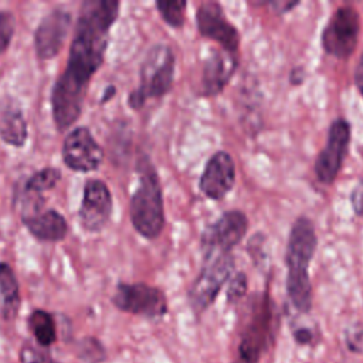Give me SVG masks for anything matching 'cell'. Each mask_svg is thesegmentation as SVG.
<instances>
[{
  "mask_svg": "<svg viewBox=\"0 0 363 363\" xmlns=\"http://www.w3.org/2000/svg\"><path fill=\"white\" fill-rule=\"evenodd\" d=\"M119 7L116 0H85L81 4L67 67L51 92L52 118L60 132L67 130L81 116L89 81L104 61Z\"/></svg>",
  "mask_w": 363,
  "mask_h": 363,
  "instance_id": "cell-1",
  "label": "cell"
},
{
  "mask_svg": "<svg viewBox=\"0 0 363 363\" xmlns=\"http://www.w3.org/2000/svg\"><path fill=\"white\" fill-rule=\"evenodd\" d=\"M316 247L318 235L313 221L306 216L298 217L291 227L286 244L285 289L288 301L299 313H309L312 309V284L309 267Z\"/></svg>",
  "mask_w": 363,
  "mask_h": 363,
  "instance_id": "cell-2",
  "label": "cell"
},
{
  "mask_svg": "<svg viewBox=\"0 0 363 363\" xmlns=\"http://www.w3.org/2000/svg\"><path fill=\"white\" fill-rule=\"evenodd\" d=\"M279 323L281 313L269 292L254 294L247 305L237 356L231 363H259L264 353L274 346Z\"/></svg>",
  "mask_w": 363,
  "mask_h": 363,
  "instance_id": "cell-3",
  "label": "cell"
},
{
  "mask_svg": "<svg viewBox=\"0 0 363 363\" xmlns=\"http://www.w3.org/2000/svg\"><path fill=\"white\" fill-rule=\"evenodd\" d=\"M138 187L129 201V216L133 228L147 240L157 238L164 227V207L160 179L147 156H140L136 164Z\"/></svg>",
  "mask_w": 363,
  "mask_h": 363,
  "instance_id": "cell-4",
  "label": "cell"
},
{
  "mask_svg": "<svg viewBox=\"0 0 363 363\" xmlns=\"http://www.w3.org/2000/svg\"><path fill=\"white\" fill-rule=\"evenodd\" d=\"M174 54L166 44L153 45L142 65H140V82L128 96V104L133 109H139L150 98H160L166 95L174 78Z\"/></svg>",
  "mask_w": 363,
  "mask_h": 363,
  "instance_id": "cell-5",
  "label": "cell"
},
{
  "mask_svg": "<svg viewBox=\"0 0 363 363\" xmlns=\"http://www.w3.org/2000/svg\"><path fill=\"white\" fill-rule=\"evenodd\" d=\"M233 271V254L203 258V267L189 289V303L196 315H201L213 305Z\"/></svg>",
  "mask_w": 363,
  "mask_h": 363,
  "instance_id": "cell-6",
  "label": "cell"
},
{
  "mask_svg": "<svg viewBox=\"0 0 363 363\" xmlns=\"http://www.w3.org/2000/svg\"><path fill=\"white\" fill-rule=\"evenodd\" d=\"M360 33V16L353 6H340L329 17L322 30L320 44L326 54L337 58H349L357 45Z\"/></svg>",
  "mask_w": 363,
  "mask_h": 363,
  "instance_id": "cell-7",
  "label": "cell"
},
{
  "mask_svg": "<svg viewBox=\"0 0 363 363\" xmlns=\"http://www.w3.org/2000/svg\"><path fill=\"white\" fill-rule=\"evenodd\" d=\"M111 301L116 309L147 319H160L167 313L164 292L143 282L118 284Z\"/></svg>",
  "mask_w": 363,
  "mask_h": 363,
  "instance_id": "cell-8",
  "label": "cell"
},
{
  "mask_svg": "<svg viewBox=\"0 0 363 363\" xmlns=\"http://www.w3.org/2000/svg\"><path fill=\"white\" fill-rule=\"evenodd\" d=\"M352 139L350 123L345 118L335 119L328 129L323 149L318 153L313 164L318 180L323 184H332L345 162Z\"/></svg>",
  "mask_w": 363,
  "mask_h": 363,
  "instance_id": "cell-9",
  "label": "cell"
},
{
  "mask_svg": "<svg viewBox=\"0 0 363 363\" xmlns=\"http://www.w3.org/2000/svg\"><path fill=\"white\" fill-rule=\"evenodd\" d=\"M248 230V218L240 210H228L223 213L213 224H210L201 235L203 258L231 254Z\"/></svg>",
  "mask_w": 363,
  "mask_h": 363,
  "instance_id": "cell-10",
  "label": "cell"
},
{
  "mask_svg": "<svg viewBox=\"0 0 363 363\" xmlns=\"http://www.w3.org/2000/svg\"><path fill=\"white\" fill-rule=\"evenodd\" d=\"M65 166L74 172L96 170L104 160V150L85 126L74 128L64 139L61 149Z\"/></svg>",
  "mask_w": 363,
  "mask_h": 363,
  "instance_id": "cell-11",
  "label": "cell"
},
{
  "mask_svg": "<svg viewBox=\"0 0 363 363\" xmlns=\"http://www.w3.org/2000/svg\"><path fill=\"white\" fill-rule=\"evenodd\" d=\"M196 23L203 37L216 41L227 52H238L240 33L237 27L230 23L220 3H201L196 11Z\"/></svg>",
  "mask_w": 363,
  "mask_h": 363,
  "instance_id": "cell-12",
  "label": "cell"
},
{
  "mask_svg": "<svg viewBox=\"0 0 363 363\" xmlns=\"http://www.w3.org/2000/svg\"><path fill=\"white\" fill-rule=\"evenodd\" d=\"M112 214V194L99 179H89L84 186L82 200L78 210V221L88 233L105 228Z\"/></svg>",
  "mask_w": 363,
  "mask_h": 363,
  "instance_id": "cell-13",
  "label": "cell"
},
{
  "mask_svg": "<svg viewBox=\"0 0 363 363\" xmlns=\"http://www.w3.org/2000/svg\"><path fill=\"white\" fill-rule=\"evenodd\" d=\"M71 24L72 16L62 7H57L44 16L34 34L35 54L40 60H51L60 52Z\"/></svg>",
  "mask_w": 363,
  "mask_h": 363,
  "instance_id": "cell-14",
  "label": "cell"
},
{
  "mask_svg": "<svg viewBox=\"0 0 363 363\" xmlns=\"http://www.w3.org/2000/svg\"><path fill=\"white\" fill-rule=\"evenodd\" d=\"M235 183V163L230 153L216 152L206 163L199 180L201 193L211 200L224 199Z\"/></svg>",
  "mask_w": 363,
  "mask_h": 363,
  "instance_id": "cell-15",
  "label": "cell"
},
{
  "mask_svg": "<svg viewBox=\"0 0 363 363\" xmlns=\"http://www.w3.org/2000/svg\"><path fill=\"white\" fill-rule=\"evenodd\" d=\"M238 67L237 54L220 50H211L206 57L200 77V94L214 96L225 88Z\"/></svg>",
  "mask_w": 363,
  "mask_h": 363,
  "instance_id": "cell-16",
  "label": "cell"
},
{
  "mask_svg": "<svg viewBox=\"0 0 363 363\" xmlns=\"http://www.w3.org/2000/svg\"><path fill=\"white\" fill-rule=\"evenodd\" d=\"M21 220L28 233L43 242H58L64 240L68 233L67 220L54 208L23 214Z\"/></svg>",
  "mask_w": 363,
  "mask_h": 363,
  "instance_id": "cell-17",
  "label": "cell"
},
{
  "mask_svg": "<svg viewBox=\"0 0 363 363\" xmlns=\"http://www.w3.org/2000/svg\"><path fill=\"white\" fill-rule=\"evenodd\" d=\"M27 122L20 105L6 98L0 102V138L7 145L21 147L27 140Z\"/></svg>",
  "mask_w": 363,
  "mask_h": 363,
  "instance_id": "cell-18",
  "label": "cell"
},
{
  "mask_svg": "<svg viewBox=\"0 0 363 363\" xmlns=\"http://www.w3.org/2000/svg\"><path fill=\"white\" fill-rule=\"evenodd\" d=\"M20 286L13 268L0 262V320L13 322L20 311Z\"/></svg>",
  "mask_w": 363,
  "mask_h": 363,
  "instance_id": "cell-19",
  "label": "cell"
},
{
  "mask_svg": "<svg viewBox=\"0 0 363 363\" xmlns=\"http://www.w3.org/2000/svg\"><path fill=\"white\" fill-rule=\"evenodd\" d=\"M28 329L33 333L35 343L44 349H48L57 342V323L54 316L45 309H34L28 319Z\"/></svg>",
  "mask_w": 363,
  "mask_h": 363,
  "instance_id": "cell-20",
  "label": "cell"
},
{
  "mask_svg": "<svg viewBox=\"0 0 363 363\" xmlns=\"http://www.w3.org/2000/svg\"><path fill=\"white\" fill-rule=\"evenodd\" d=\"M61 179V172L57 167H44L28 177L26 182V193L30 196H40L57 186Z\"/></svg>",
  "mask_w": 363,
  "mask_h": 363,
  "instance_id": "cell-21",
  "label": "cell"
},
{
  "mask_svg": "<svg viewBox=\"0 0 363 363\" xmlns=\"http://www.w3.org/2000/svg\"><path fill=\"white\" fill-rule=\"evenodd\" d=\"M75 356L82 363H104L108 359L105 346L94 336H85L75 343Z\"/></svg>",
  "mask_w": 363,
  "mask_h": 363,
  "instance_id": "cell-22",
  "label": "cell"
},
{
  "mask_svg": "<svg viewBox=\"0 0 363 363\" xmlns=\"http://www.w3.org/2000/svg\"><path fill=\"white\" fill-rule=\"evenodd\" d=\"M186 6L184 0L180 1H156V9L163 18V21L173 27L180 28L186 20Z\"/></svg>",
  "mask_w": 363,
  "mask_h": 363,
  "instance_id": "cell-23",
  "label": "cell"
},
{
  "mask_svg": "<svg viewBox=\"0 0 363 363\" xmlns=\"http://www.w3.org/2000/svg\"><path fill=\"white\" fill-rule=\"evenodd\" d=\"M20 363H58L47 349L31 342L23 343L18 352Z\"/></svg>",
  "mask_w": 363,
  "mask_h": 363,
  "instance_id": "cell-24",
  "label": "cell"
},
{
  "mask_svg": "<svg viewBox=\"0 0 363 363\" xmlns=\"http://www.w3.org/2000/svg\"><path fill=\"white\" fill-rule=\"evenodd\" d=\"M247 291H248L247 275L242 271H238L228 281L227 301L230 303H235V302H238L240 299H242L247 295Z\"/></svg>",
  "mask_w": 363,
  "mask_h": 363,
  "instance_id": "cell-25",
  "label": "cell"
},
{
  "mask_svg": "<svg viewBox=\"0 0 363 363\" xmlns=\"http://www.w3.org/2000/svg\"><path fill=\"white\" fill-rule=\"evenodd\" d=\"M16 18L9 10H0V54L4 52L13 38Z\"/></svg>",
  "mask_w": 363,
  "mask_h": 363,
  "instance_id": "cell-26",
  "label": "cell"
},
{
  "mask_svg": "<svg viewBox=\"0 0 363 363\" xmlns=\"http://www.w3.org/2000/svg\"><path fill=\"white\" fill-rule=\"evenodd\" d=\"M346 347L353 353H363V325L356 323L345 330Z\"/></svg>",
  "mask_w": 363,
  "mask_h": 363,
  "instance_id": "cell-27",
  "label": "cell"
},
{
  "mask_svg": "<svg viewBox=\"0 0 363 363\" xmlns=\"http://www.w3.org/2000/svg\"><path fill=\"white\" fill-rule=\"evenodd\" d=\"M318 333L309 328V326H296L295 329H292V336H294V340L298 343V345H308V346H313L316 345V340H318Z\"/></svg>",
  "mask_w": 363,
  "mask_h": 363,
  "instance_id": "cell-28",
  "label": "cell"
},
{
  "mask_svg": "<svg viewBox=\"0 0 363 363\" xmlns=\"http://www.w3.org/2000/svg\"><path fill=\"white\" fill-rule=\"evenodd\" d=\"M349 200L354 214L363 217V179L354 184V187L350 191Z\"/></svg>",
  "mask_w": 363,
  "mask_h": 363,
  "instance_id": "cell-29",
  "label": "cell"
},
{
  "mask_svg": "<svg viewBox=\"0 0 363 363\" xmlns=\"http://www.w3.org/2000/svg\"><path fill=\"white\" fill-rule=\"evenodd\" d=\"M353 79H354L356 88L359 89L360 95L363 96V51L357 60V64H356V68L353 72Z\"/></svg>",
  "mask_w": 363,
  "mask_h": 363,
  "instance_id": "cell-30",
  "label": "cell"
},
{
  "mask_svg": "<svg viewBox=\"0 0 363 363\" xmlns=\"http://www.w3.org/2000/svg\"><path fill=\"white\" fill-rule=\"evenodd\" d=\"M267 6H269L275 13L278 14H282V13H286L289 11L291 9L296 7L299 4V1H268L265 3Z\"/></svg>",
  "mask_w": 363,
  "mask_h": 363,
  "instance_id": "cell-31",
  "label": "cell"
},
{
  "mask_svg": "<svg viewBox=\"0 0 363 363\" xmlns=\"http://www.w3.org/2000/svg\"><path fill=\"white\" fill-rule=\"evenodd\" d=\"M305 79H306V72L302 67L292 68V71L289 74V82L292 85H301V84H303Z\"/></svg>",
  "mask_w": 363,
  "mask_h": 363,
  "instance_id": "cell-32",
  "label": "cell"
},
{
  "mask_svg": "<svg viewBox=\"0 0 363 363\" xmlns=\"http://www.w3.org/2000/svg\"><path fill=\"white\" fill-rule=\"evenodd\" d=\"M113 94H115V88H113V86H111V88H109V92H108V89L105 91V95L102 96V99H101V101H102V102H106V99H111V96H112Z\"/></svg>",
  "mask_w": 363,
  "mask_h": 363,
  "instance_id": "cell-33",
  "label": "cell"
}]
</instances>
